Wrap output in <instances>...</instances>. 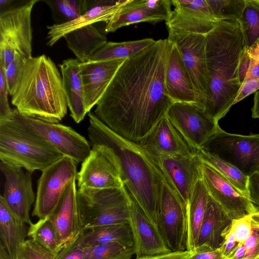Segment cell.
Returning <instances> with one entry per match:
<instances>
[{
    "instance_id": "obj_1",
    "label": "cell",
    "mask_w": 259,
    "mask_h": 259,
    "mask_svg": "<svg viewBox=\"0 0 259 259\" xmlns=\"http://www.w3.org/2000/svg\"><path fill=\"white\" fill-rule=\"evenodd\" d=\"M167 38L127 59L96 105L95 115L116 133L140 144L174 103L167 95Z\"/></svg>"
},
{
    "instance_id": "obj_2",
    "label": "cell",
    "mask_w": 259,
    "mask_h": 259,
    "mask_svg": "<svg viewBox=\"0 0 259 259\" xmlns=\"http://www.w3.org/2000/svg\"><path fill=\"white\" fill-rule=\"evenodd\" d=\"M91 147L103 145L113 153L124 185L157 227L164 178L140 144L116 133L95 115L88 113Z\"/></svg>"
},
{
    "instance_id": "obj_3",
    "label": "cell",
    "mask_w": 259,
    "mask_h": 259,
    "mask_svg": "<svg viewBox=\"0 0 259 259\" xmlns=\"http://www.w3.org/2000/svg\"><path fill=\"white\" fill-rule=\"evenodd\" d=\"M245 48L238 21H218L206 35L209 83L204 110L218 122L233 105L242 85L238 66Z\"/></svg>"
},
{
    "instance_id": "obj_4",
    "label": "cell",
    "mask_w": 259,
    "mask_h": 259,
    "mask_svg": "<svg viewBox=\"0 0 259 259\" xmlns=\"http://www.w3.org/2000/svg\"><path fill=\"white\" fill-rule=\"evenodd\" d=\"M11 97V103L24 116L58 123L67 114L62 75L45 54L25 61Z\"/></svg>"
},
{
    "instance_id": "obj_5",
    "label": "cell",
    "mask_w": 259,
    "mask_h": 259,
    "mask_svg": "<svg viewBox=\"0 0 259 259\" xmlns=\"http://www.w3.org/2000/svg\"><path fill=\"white\" fill-rule=\"evenodd\" d=\"M62 157L14 115L11 120L0 122L1 162L32 174L35 170H43Z\"/></svg>"
},
{
    "instance_id": "obj_6",
    "label": "cell",
    "mask_w": 259,
    "mask_h": 259,
    "mask_svg": "<svg viewBox=\"0 0 259 259\" xmlns=\"http://www.w3.org/2000/svg\"><path fill=\"white\" fill-rule=\"evenodd\" d=\"M77 199L83 230L130 223V205L124 185L108 189L78 188Z\"/></svg>"
},
{
    "instance_id": "obj_7",
    "label": "cell",
    "mask_w": 259,
    "mask_h": 259,
    "mask_svg": "<svg viewBox=\"0 0 259 259\" xmlns=\"http://www.w3.org/2000/svg\"><path fill=\"white\" fill-rule=\"evenodd\" d=\"M38 0H31L0 14V65L4 67L17 58L32 57L31 14Z\"/></svg>"
},
{
    "instance_id": "obj_8",
    "label": "cell",
    "mask_w": 259,
    "mask_h": 259,
    "mask_svg": "<svg viewBox=\"0 0 259 259\" xmlns=\"http://www.w3.org/2000/svg\"><path fill=\"white\" fill-rule=\"evenodd\" d=\"M201 149L232 164L248 177L259 171V134L242 135L221 128Z\"/></svg>"
},
{
    "instance_id": "obj_9",
    "label": "cell",
    "mask_w": 259,
    "mask_h": 259,
    "mask_svg": "<svg viewBox=\"0 0 259 259\" xmlns=\"http://www.w3.org/2000/svg\"><path fill=\"white\" fill-rule=\"evenodd\" d=\"M13 115L26 127L43 139L63 156L77 163L82 162L89 155V142L71 127L21 114L15 108Z\"/></svg>"
},
{
    "instance_id": "obj_10",
    "label": "cell",
    "mask_w": 259,
    "mask_h": 259,
    "mask_svg": "<svg viewBox=\"0 0 259 259\" xmlns=\"http://www.w3.org/2000/svg\"><path fill=\"white\" fill-rule=\"evenodd\" d=\"M77 163L71 158L63 156L41 171L32 216L42 219L52 213L67 186L76 180Z\"/></svg>"
},
{
    "instance_id": "obj_11",
    "label": "cell",
    "mask_w": 259,
    "mask_h": 259,
    "mask_svg": "<svg viewBox=\"0 0 259 259\" xmlns=\"http://www.w3.org/2000/svg\"><path fill=\"white\" fill-rule=\"evenodd\" d=\"M157 228L171 251L187 250L186 204L165 181L162 187Z\"/></svg>"
},
{
    "instance_id": "obj_12",
    "label": "cell",
    "mask_w": 259,
    "mask_h": 259,
    "mask_svg": "<svg viewBox=\"0 0 259 259\" xmlns=\"http://www.w3.org/2000/svg\"><path fill=\"white\" fill-rule=\"evenodd\" d=\"M167 39L178 47L190 76L198 106L204 110L209 78L206 57V35L168 31Z\"/></svg>"
},
{
    "instance_id": "obj_13",
    "label": "cell",
    "mask_w": 259,
    "mask_h": 259,
    "mask_svg": "<svg viewBox=\"0 0 259 259\" xmlns=\"http://www.w3.org/2000/svg\"><path fill=\"white\" fill-rule=\"evenodd\" d=\"M147 153L162 175L164 181L187 204L196 182L202 178V161L198 153L176 155Z\"/></svg>"
},
{
    "instance_id": "obj_14",
    "label": "cell",
    "mask_w": 259,
    "mask_h": 259,
    "mask_svg": "<svg viewBox=\"0 0 259 259\" xmlns=\"http://www.w3.org/2000/svg\"><path fill=\"white\" fill-rule=\"evenodd\" d=\"M76 180L78 188L101 189L124 185L113 153L106 146L99 145L91 147L90 154L81 162Z\"/></svg>"
},
{
    "instance_id": "obj_15",
    "label": "cell",
    "mask_w": 259,
    "mask_h": 259,
    "mask_svg": "<svg viewBox=\"0 0 259 259\" xmlns=\"http://www.w3.org/2000/svg\"><path fill=\"white\" fill-rule=\"evenodd\" d=\"M166 116L195 149H201L206 142L221 128L218 121L194 104L175 102Z\"/></svg>"
},
{
    "instance_id": "obj_16",
    "label": "cell",
    "mask_w": 259,
    "mask_h": 259,
    "mask_svg": "<svg viewBox=\"0 0 259 259\" xmlns=\"http://www.w3.org/2000/svg\"><path fill=\"white\" fill-rule=\"evenodd\" d=\"M201 168L202 180L209 195L231 220L239 219L257 210L247 195L212 167L202 161Z\"/></svg>"
},
{
    "instance_id": "obj_17",
    "label": "cell",
    "mask_w": 259,
    "mask_h": 259,
    "mask_svg": "<svg viewBox=\"0 0 259 259\" xmlns=\"http://www.w3.org/2000/svg\"><path fill=\"white\" fill-rule=\"evenodd\" d=\"M171 10L165 21L168 31L206 35L219 21L206 0H171Z\"/></svg>"
},
{
    "instance_id": "obj_18",
    "label": "cell",
    "mask_w": 259,
    "mask_h": 259,
    "mask_svg": "<svg viewBox=\"0 0 259 259\" xmlns=\"http://www.w3.org/2000/svg\"><path fill=\"white\" fill-rule=\"evenodd\" d=\"M0 168L5 178L2 196L6 205L19 220L31 225L32 223L29 213L36 198L32 188L31 173L23 168L2 162Z\"/></svg>"
},
{
    "instance_id": "obj_19",
    "label": "cell",
    "mask_w": 259,
    "mask_h": 259,
    "mask_svg": "<svg viewBox=\"0 0 259 259\" xmlns=\"http://www.w3.org/2000/svg\"><path fill=\"white\" fill-rule=\"evenodd\" d=\"M125 188L129 200V224L134 238L136 258L171 252L157 227L151 222L127 188Z\"/></svg>"
},
{
    "instance_id": "obj_20",
    "label": "cell",
    "mask_w": 259,
    "mask_h": 259,
    "mask_svg": "<svg viewBox=\"0 0 259 259\" xmlns=\"http://www.w3.org/2000/svg\"><path fill=\"white\" fill-rule=\"evenodd\" d=\"M76 180L68 184L57 206L49 216L57 233L60 251L75 241L83 230L77 199Z\"/></svg>"
},
{
    "instance_id": "obj_21",
    "label": "cell",
    "mask_w": 259,
    "mask_h": 259,
    "mask_svg": "<svg viewBox=\"0 0 259 259\" xmlns=\"http://www.w3.org/2000/svg\"><path fill=\"white\" fill-rule=\"evenodd\" d=\"M171 0H128L106 23V33L140 22L152 24L165 21L171 11Z\"/></svg>"
},
{
    "instance_id": "obj_22",
    "label": "cell",
    "mask_w": 259,
    "mask_h": 259,
    "mask_svg": "<svg viewBox=\"0 0 259 259\" xmlns=\"http://www.w3.org/2000/svg\"><path fill=\"white\" fill-rule=\"evenodd\" d=\"M126 59L89 61L80 63L84 102L88 113L103 97L119 68Z\"/></svg>"
},
{
    "instance_id": "obj_23",
    "label": "cell",
    "mask_w": 259,
    "mask_h": 259,
    "mask_svg": "<svg viewBox=\"0 0 259 259\" xmlns=\"http://www.w3.org/2000/svg\"><path fill=\"white\" fill-rule=\"evenodd\" d=\"M168 40L165 71L166 93L174 103H187L198 106L196 94L181 53L175 42Z\"/></svg>"
},
{
    "instance_id": "obj_24",
    "label": "cell",
    "mask_w": 259,
    "mask_h": 259,
    "mask_svg": "<svg viewBox=\"0 0 259 259\" xmlns=\"http://www.w3.org/2000/svg\"><path fill=\"white\" fill-rule=\"evenodd\" d=\"M140 144L147 152L165 155H192L198 152L167 116Z\"/></svg>"
},
{
    "instance_id": "obj_25",
    "label": "cell",
    "mask_w": 259,
    "mask_h": 259,
    "mask_svg": "<svg viewBox=\"0 0 259 259\" xmlns=\"http://www.w3.org/2000/svg\"><path fill=\"white\" fill-rule=\"evenodd\" d=\"M128 0L95 1V5L78 18L48 27L47 45L52 47L67 33L99 22H108Z\"/></svg>"
},
{
    "instance_id": "obj_26",
    "label": "cell",
    "mask_w": 259,
    "mask_h": 259,
    "mask_svg": "<svg viewBox=\"0 0 259 259\" xmlns=\"http://www.w3.org/2000/svg\"><path fill=\"white\" fill-rule=\"evenodd\" d=\"M232 221L222 207L209 195L194 250L220 248L225 240L224 235L231 226Z\"/></svg>"
},
{
    "instance_id": "obj_27",
    "label": "cell",
    "mask_w": 259,
    "mask_h": 259,
    "mask_svg": "<svg viewBox=\"0 0 259 259\" xmlns=\"http://www.w3.org/2000/svg\"><path fill=\"white\" fill-rule=\"evenodd\" d=\"M26 223L17 218L0 196V259H18L21 246L26 240Z\"/></svg>"
},
{
    "instance_id": "obj_28",
    "label": "cell",
    "mask_w": 259,
    "mask_h": 259,
    "mask_svg": "<svg viewBox=\"0 0 259 259\" xmlns=\"http://www.w3.org/2000/svg\"><path fill=\"white\" fill-rule=\"evenodd\" d=\"M80 63L76 58H70L59 65L70 116L77 123L81 121L88 113L84 102Z\"/></svg>"
},
{
    "instance_id": "obj_29",
    "label": "cell",
    "mask_w": 259,
    "mask_h": 259,
    "mask_svg": "<svg viewBox=\"0 0 259 259\" xmlns=\"http://www.w3.org/2000/svg\"><path fill=\"white\" fill-rule=\"evenodd\" d=\"M84 247L118 242L134 247V238L129 223L115 224L87 228L77 239Z\"/></svg>"
},
{
    "instance_id": "obj_30",
    "label": "cell",
    "mask_w": 259,
    "mask_h": 259,
    "mask_svg": "<svg viewBox=\"0 0 259 259\" xmlns=\"http://www.w3.org/2000/svg\"><path fill=\"white\" fill-rule=\"evenodd\" d=\"M64 38L68 48L80 63L90 60L94 54L107 42V38L93 24L75 30Z\"/></svg>"
},
{
    "instance_id": "obj_31",
    "label": "cell",
    "mask_w": 259,
    "mask_h": 259,
    "mask_svg": "<svg viewBox=\"0 0 259 259\" xmlns=\"http://www.w3.org/2000/svg\"><path fill=\"white\" fill-rule=\"evenodd\" d=\"M209 194L202 178L196 183L186 204L187 250L193 251L198 234L204 215Z\"/></svg>"
},
{
    "instance_id": "obj_32",
    "label": "cell",
    "mask_w": 259,
    "mask_h": 259,
    "mask_svg": "<svg viewBox=\"0 0 259 259\" xmlns=\"http://www.w3.org/2000/svg\"><path fill=\"white\" fill-rule=\"evenodd\" d=\"M246 4L239 23L245 47L251 57L259 59V0H245Z\"/></svg>"
},
{
    "instance_id": "obj_33",
    "label": "cell",
    "mask_w": 259,
    "mask_h": 259,
    "mask_svg": "<svg viewBox=\"0 0 259 259\" xmlns=\"http://www.w3.org/2000/svg\"><path fill=\"white\" fill-rule=\"evenodd\" d=\"M155 41L152 38L122 42L107 41L94 54L90 61L128 59L149 47Z\"/></svg>"
},
{
    "instance_id": "obj_34",
    "label": "cell",
    "mask_w": 259,
    "mask_h": 259,
    "mask_svg": "<svg viewBox=\"0 0 259 259\" xmlns=\"http://www.w3.org/2000/svg\"><path fill=\"white\" fill-rule=\"evenodd\" d=\"M198 153L203 162L212 167L237 188L247 195L248 177L232 164L202 149L198 150Z\"/></svg>"
},
{
    "instance_id": "obj_35",
    "label": "cell",
    "mask_w": 259,
    "mask_h": 259,
    "mask_svg": "<svg viewBox=\"0 0 259 259\" xmlns=\"http://www.w3.org/2000/svg\"><path fill=\"white\" fill-rule=\"evenodd\" d=\"M27 236L51 252L55 257L60 251L58 236L49 217L29 225Z\"/></svg>"
},
{
    "instance_id": "obj_36",
    "label": "cell",
    "mask_w": 259,
    "mask_h": 259,
    "mask_svg": "<svg viewBox=\"0 0 259 259\" xmlns=\"http://www.w3.org/2000/svg\"><path fill=\"white\" fill-rule=\"evenodd\" d=\"M85 259H131L134 247L112 242L84 247Z\"/></svg>"
},
{
    "instance_id": "obj_37",
    "label": "cell",
    "mask_w": 259,
    "mask_h": 259,
    "mask_svg": "<svg viewBox=\"0 0 259 259\" xmlns=\"http://www.w3.org/2000/svg\"><path fill=\"white\" fill-rule=\"evenodd\" d=\"M218 21H239L244 9L245 0H206Z\"/></svg>"
},
{
    "instance_id": "obj_38",
    "label": "cell",
    "mask_w": 259,
    "mask_h": 259,
    "mask_svg": "<svg viewBox=\"0 0 259 259\" xmlns=\"http://www.w3.org/2000/svg\"><path fill=\"white\" fill-rule=\"evenodd\" d=\"M18 259H55L51 252L31 239L22 244Z\"/></svg>"
},
{
    "instance_id": "obj_39",
    "label": "cell",
    "mask_w": 259,
    "mask_h": 259,
    "mask_svg": "<svg viewBox=\"0 0 259 259\" xmlns=\"http://www.w3.org/2000/svg\"><path fill=\"white\" fill-rule=\"evenodd\" d=\"M26 60L22 58H17L5 67L1 66L3 69L6 78L9 94L11 96L13 95L22 69Z\"/></svg>"
},
{
    "instance_id": "obj_40",
    "label": "cell",
    "mask_w": 259,
    "mask_h": 259,
    "mask_svg": "<svg viewBox=\"0 0 259 259\" xmlns=\"http://www.w3.org/2000/svg\"><path fill=\"white\" fill-rule=\"evenodd\" d=\"M8 94L4 72L0 66V122L11 120L13 117V109L9 105Z\"/></svg>"
},
{
    "instance_id": "obj_41",
    "label": "cell",
    "mask_w": 259,
    "mask_h": 259,
    "mask_svg": "<svg viewBox=\"0 0 259 259\" xmlns=\"http://www.w3.org/2000/svg\"><path fill=\"white\" fill-rule=\"evenodd\" d=\"M232 227L237 242L243 244L252 231L249 214L233 220Z\"/></svg>"
},
{
    "instance_id": "obj_42",
    "label": "cell",
    "mask_w": 259,
    "mask_h": 259,
    "mask_svg": "<svg viewBox=\"0 0 259 259\" xmlns=\"http://www.w3.org/2000/svg\"><path fill=\"white\" fill-rule=\"evenodd\" d=\"M55 259H85L84 247L77 239L63 248Z\"/></svg>"
},
{
    "instance_id": "obj_43",
    "label": "cell",
    "mask_w": 259,
    "mask_h": 259,
    "mask_svg": "<svg viewBox=\"0 0 259 259\" xmlns=\"http://www.w3.org/2000/svg\"><path fill=\"white\" fill-rule=\"evenodd\" d=\"M243 244L246 250L243 259H259V232L252 229Z\"/></svg>"
},
{
    "instance_id": "obj_44",
    "label": "cell",
    "mask_w": 259,
    "mask_h": 259,
    "mask_svg": "<svg viewBox=\"0 0 259 259\" xmlns=\"http://www.w3.org/2000/svg\"><path fill=\"white\" fill-rule=\"evenodd\" d=\"M259 90V78H246L242 83L233 105Z\"/></svg>"
},
{
    "instance_id": "obj_45",
    "label": "cell",
    "mask_w": 259,
    "mask_h": 259,
    "mask_svg": "<svg viewBox=\"0 0 259 259\" xmlns=\"http://www.w3.org/2000/svg\"><path fill=\"white\" fill-rule=\"evenodd\" d=\"M247 196L253 204L259 206V171L248 177Z\"/></svg>"
},
{
    "instance_id": "obj_46",
    "label": "cell",
    "mask_w": 259,
    "mask_h": 259,
    "mask_svg": "<svg viewBox=\"0 0 259 259\" xmlns=\"http://www.w3.org/2000/svg\"><path fill=\"white\" fill-rule=\"evenodd\" d=\"M189 259H228L220 248L198 249L190 253Z\"/></svg>"
},
{
    "instance_id": "obj_47",
    "label": "cell",
    "mask_w": 259,
    "mask_h": 259,
    "mask_svg": "<svg viewBox=\"0 0 259 259\" xmlns=\"http://www.w3.org/2000/svg\"><path fill=\"white\" fill-rule=\"evenodd\" d=\"M224 237L225 240L220 249L224 255L227 257L238 244L235 239L232 225L226 230Z\"/></svg>"
},
{
    "instance_id": "obj_48",
    "label": "cell",
    "mask_w": 259,
    "mask_h": 259,
    "mask_svg": "<svg viewBox=\"0 0 259 259\" xmlns=\"http://www.w3.org/2000/svg\"><path fill=\"white\" fill-rule=\"evenodd\" d=\"M251 55L245 48L241 56L238 66V77L239 81L241 84L246 78L251 64Z\"/></svg>"
},
{
    "instance_id": "obj_49",
    "label": "cell",
    "mask_w": 259,
    "mask_h": 259,
    "mask_svg": "<svg viewBox=\"0 0 259 259\" xmlns=\"http://www.w3.org/2000/svg\"><path fill=\"white\" fill-rule=\"evenodd\" d=\"M190 253L187 250L143 256L136 259H189Z\"/></svg>"
},
{
    "instance_id": "obj_50",
    "label": "cell",
    "mask_w": 259,
    "mask_h": 259,
    "mask_svg": "<svg viewBox=\"0 0 259 259\" xmlns=\"http://www.w3.org/2000/svg\"><path fill=\"white\" fill-rule=\"evenodd\" d=\"M55 5L60 12L69 20H74L80 15L66 2V0H57L54 1Z\"/></svg>"
},
{
    "instance_id": "obj_51",
    "label": "cell",
    "mask_w": 259,
    "mask_h": 259,
    "mask_svg": "<svg viewBox=\"0 0 259 259\" xmlns=\"http://www.w3.org/2000/svg\"><path fill=\"white\" fill-rule=\"evenodd\" d=\"M244 244L238 243L234 250L227 256L228 259H243L245 255Z\"/></svg>"
},
{
    "instance_id": "obj_52",
    "label": "cell",
    "mask_w": 259,
    "mask_h": 259,
    "mask_svg": "<svg viewBox=\"0 0 259 259\" xmlns=\"http://www.w3.org/2000/svg\"><path fill=\"white\" fill-rule=\"evenodd\" d=\"M251 78H259V59L254 60L251 58V64L245 79Z\"/></svg>"
},
{
    "instance_id": "obj_53",
    "label": "cell",
    "mask_w": 259,
    "mask_h": 259,
    "mask_svg": "<svg viewBox=\"0 0 259 259\" xmlns=\"http://www.w3.org/2000/svg\"><path fill=\"white\" fill-rule=\"evenodd\" d=\"M253 101L251 116L253 118L259 119V90L255 92Z\"/></svg>"
},
{
    "instance_id": "obj_54",
    "label": "cell",
    "mask_w": 259,
    "mask_h": 259,
    "mask_svg": "<svg viewBox=\"0 0 259 259\" xmlns=\"http://www.w3.org/2000/svg\"><path fill=\"white\" fill-rule=\"evenodd\" d=\"M249 216L252 229L259 232V208Z\"/></svg>"
},
{
    "instance_id": "obj_55",
    "label": "cell",
    "mask_w": 259,
    "mask_h": 259,
    "mask_svg": "<svg viewBox=\"0 0 259 259\" xmlns=\"http://www.w3.org/2000/svg\"><path fill=\"white\" fill-rule=\"evenodd\" d=\"M13 1H7V0H1L0 1V5H1V7L2 8V7L3 6H5V5H8L9 3H11Z\"/></svg>"
}]
</instances>
